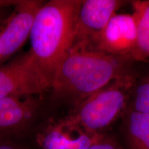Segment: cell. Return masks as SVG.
I'll list each match as a JSON object with an SVG mask.
<instances>
[{
  "label": "cell",
  "mask_w": 149,
  "mask_h": 149,
  "mask_svg": "<svg viewBox=\"0 0 149 149\" xmlns=\"http://www.w3.org/2000/svg\"><path fill=\"white\" fill-rule=\"evenodd\" d=\"M122 57L88 43L74 42L57 66L50 89L53 99L77 107L88 97L128 72Z\"/></svg>",
  "instance_id": "6da1fadb"
},
{
  "label": "cell",
  "mask_w": 149,
  "mask_h": 149,
  "mask_svg": "<svg viewBox=\"0 0 149 149\" xmlns=\"http://www.w3.org/2000/svg\"><path fill=\"white\" fill-rule=\"evenodd\" d=\"M81 2L51 0L42 5L35 17L29 53L51 84L57 66L73 44Z\"/></svg>",
  "instance_id": "7a4b0ae2"
},
{
  "label": "cell",
  "mask_w": 149,
  "mask_h": 149,
  "mask_svg": "<svg viewBox=\"0 0 149 149\" xmlns=\"http://www.w3.org/2000/svg\"><path fill=\"white\" fill-rule=\"evenodd\" d=\"M135 81L133 75L124 74L80 102L68 116L89 132L108 133L125 109Z\"/></svg>",
  "instance_id": "3957f363"
},
{
  "label": "cell",
  "mask_w": 149,
  "mask_h": 149,
  "mask_svg": "<svg viewBox=\"0 0 149 149\" xmlns=\"http://www.w3.org/2000/svg\"><path fill=\"white\" fill-rule=\"evenodd\" d=\"M107 134L89 132L67 115L46 119L22 141L30 149H86Z\"/></svg>",
  "instance_id": "277c9868"
},
{
  "label": "cell",
  "mask_w": 149,
  "mask_h": 149,
  "mask_svg": "<svg viewBox=\"0 0 149 149\" xmlns=\"http://www.w3.org/2000/svg\"><path fill=\"white\" fill-rule=\"evenodd\" d=\"M41 101L34 96L0 97V137L23 141L46 119Z\"/></svg>",
  "instance_id": "5b68a950"
},
{
  "label": "cell",
  "mask_w": 149,
  "mask_h": 149,
  "mask_svg": "<svg viewBox=\"0 0 149 149\" xmlns=\"http://www.w3.org/2000/svg\"><path fill=\"white\" fill-rule=\"evenodd\" d=\"M50 87V80L29 53L10 64L0 67V97L34 96Z\"/></svg>",
  "instance_id": "8992f818"
},
{
  "label": "cell",
  "mask_w": 149,
  "mask_h": 149,
  "mask_svg": "<svg viewBox=\"0 0 149 149\" xmlns=\"http://www.w3.org/2000/svg\"><path fill=\"white\" fill-rule=\"evenodd\" d=\"M137 23L133 14H115L93 46L104 53L125 58L133 54L137 43Z\"/></svg>",
  "instance_id": "52a82bcc"
},
{
  "label": "cell",
  "mask_w": 149,
  "mask_h": 149,
  "mask_svg": "<svg viewBox=\"0 0 149 149\" xmlns=\"http://www.w3.org/2000/svg\"><path fill=\"white\" fill-rule=\"evenodd\" d=\"M124 2L118 0L82 1L78 10L74 42L94 45L110 19Z\"/></svg>",
  "instance_id": "ba28073f"
},
{
  "label": "cell",
  "mask_w": 149,
  "mask_h": 149,
  "mask_svg": "<svg viewBox=\"0 0 149 149\" xmlns=\"http://www.w3.org/2000/svg\"><path fill=\"white\" fill-rule=\"evenodd\" d=\"M44 1L21 0L4 30L0 33V61L17 51L31 35L36 14Z\"/></svg>",
  "instance_id": "9c48e42d"
},
{
  "label": "cell",
  "mask_w": 149,
  "mask_h": 149,
  "mask_svg": "<svg viewBox=\"0 0 149 149\" xmlns=\"http://www.w3.org/2000/svg\"><path fill=\"white\" fill-rule=\"evenodd\" d=\"M124 149H149V114L131 110L122 126Z\"/></svg>",
  "instance_id": "30bf717a"
},
{
  "label": "cell",
  "mask_w": 149,
  "mask_h": 149,
  "mask_svg": "<svg viewBox=\"0 0 149 149\" xmlns=\"http://www.w3.org/2000/svg\"><path fill=\"white\" fill-rule=\"evenodd\" d=\"M133 6L137 36L131 57L137 60H144L149 57V1H133Z\"/></svg>",
  "instance_id": "8fae6325"
},
{
  "label": "cell",
  "mask_w": 149,
  "mask_h": 149,
  "mask_svg": "<svg viewBox=\"0 0 149 149\" xmlns=\"http://www.w3.org/2000/svg\"><path fill=\"white\" fill-rule=\"evenodd\" d=\"M133 110L149 114V74L141 80L136 89Z\"/></svg>",
  "instance_id": "7c38bea8"
},
{
  "label": "cell",
  "mask_w": 149,
  "mask_h": 149,
  "mask_svg": "<svg viewBox=\"0 0 149 149\" xmlns=\"http://www.w3.org/2000/svg\"><path fill=\"white\" fill-rule=\"evenodd\" d=\"M86 149H124L115 137L107 133L102 139Z\"/></svg>",
  "instance_id": "4fadbf2b"
},
{
  "label": "cell",
  "mask_w": 149,
  "mask_h": 149,
  "mask_svg": "<svg viewBox=\"0 0 149 149\" xmlns=\"http://www.w3.org/2000/svg\"><path fill=\"white\" fill-rule=\"evenodd\" d=\"M0 149H30L21 140L0 137Z\"/></svg>",
  "instance_id": "5bb4252c"
},
{
  "label": "cell",
  "mask_w": 149,
  "mask_h": 149,
  "mask_svg": "<svg viewBox=\"0 0 149 149\" xmlns=\"http://www.w3.org/2000/svg\"><path fill=\"white\" fill-rule=\"evenodd\" d=\"M21 0H0V8L17 5Z\"/></svg>",
  "instance_id": "9a60e30c"
}]
</instances>
